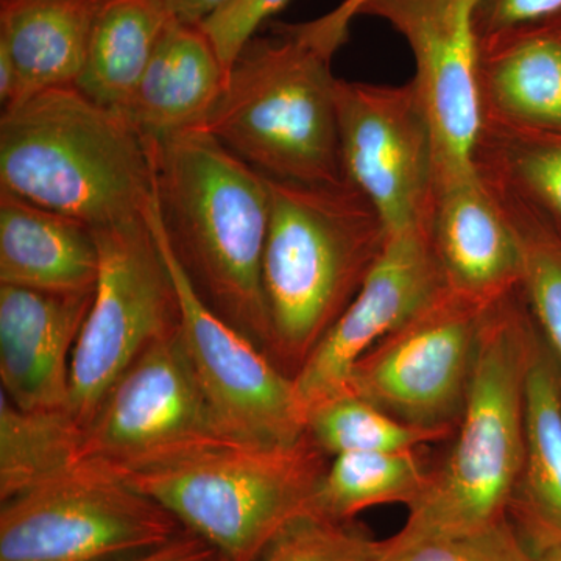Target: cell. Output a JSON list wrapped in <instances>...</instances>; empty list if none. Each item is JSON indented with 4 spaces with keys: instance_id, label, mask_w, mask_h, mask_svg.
<instances>
[{
    "instance_id": "1",
    "label": "cell",
    "mask_w": 561,
    "mask_h": 561,
    "mask_svg": "<svg viewBox=\"0 0 561 561\" xmlns=\"http://www.w3.org/2000/svg\"><path fill=\"white\" fill-rule=\"evenodd\" d=\"M147 144L151 209L172 253L206 305L265 351L267 179L202 128Z\"/></svg>"
},
{
    "instance_id": "2",
    "label": "cell",
    "mask_w": 561,
    "mask_h": 561,
    "mask_svg": "<svg viewBox=\"0 0 561 561\" xmlns=\"http://www.w3.org/2000/svg\"><path fill=\"white\" fill-rule=\"evenodd\" d=\"M537 323L522 286L483 313L456 440L381 556L508 518L526 451V379Z\"/></svg>"
},
{
    "instance_id": "3",
    "label": "cell",
    "mask_w": 561,
    "mask_h": 561,
    "mask_svg": "<svg viewBox=\"0 0 561 561\" xmlns=\"http://www.w3.org/2000/svg\"><path fill=\"white\" fill-rule=\"evenodd\" d=\"M262 260L265 353L294 378L356 298L387 243L378 210L356 186L268 180Z\"/></svg>"
},
{
    "instance_id": "4",
    "label": "cell",
    "mask_w": 561,
    "mask_h": 561,
    "mask_svg": "<svg viewBox=\"0 0 561 561\" xmlns=\"http://www.w3.org/2000/svg\"><path fill=\"white\" fill-rule=\"evenodd\" d=\"M0 191L92 230L136 219L154 197L149 144L76 87L36 92L2 110Z\"/></svg>"
},
{
    "instance_id": "5",
    "label": "cell",
    "mask_w": 561,
    "mask_h": 561,
    "mask_svg": "<svg viewBox=\"0 0 561 561\" xmlns=\"http://www.w3.org/2000/svg\"><path fill=\"white\" fill-rule=\"evenodd\" d=\"M306 432L294 443L224 437L128 467L111 468L227 561H260L309 513L330 465Z\"/></svg>"
},
{
    "instance_id": "6",
    "label": "cell",
    "mask_w": 561,
    "mask_h": 561,
    "mask_svg": "<svg viewBox=\"0 0 561 561\" xmlns=\"http://www.w3.org/2000/svg\"><path fill=\"white\" fill-rule=\"evenodd\" d=\"M332 58L300 24L256 33L232 61L202 130L265 179L345 183Z\"/></svg>"
},
{
    "instance_id": "7",
    "label": "cell",
    "mask_w": 561,
    "mask_h": 561,
    "mask_svg": "<svg viewBox=\"0 0 561 561\" xmlns=\"http://www.w3.org/2000/svg\"><path fill=\"white\" fill-rule=\"evenodd\" d=\"M147 213L94 230L99 278L73 348L66 409L83 432L133 362L180 327L175 283Z\"/></svg>"
},
{
    "instance_id": "8",
    "label": "cell",
    "mask_w": 561,
    "mask_h": 561,
    "mask_svg": "<svg viewBox=\"0 0 561 561\" xmlns=\"http://www.w3.org/2000/svg\"><path fill=\"white\" fill-rule=\"evenodd\" d=\"M179 519L99 461L2 502L0 561H124L168 545Z\"/></svg>"
},
{
    "instance_id": "9",
    "label": "cell",
    "mask_w": 561,
    "mask_h": 561,
    "mask_svg": "<svg viewBox=\"0 0 561 561\" xmlns=\"http://www.w3.org/2000/svg\"><path fill=\"white\" fill-rule=\"evenodd\" d=\"M483 313L445 287L357 360L348 390L404 423L456 431Z\"/></svg>"
},
{
    "instance_id": "10",
    "label": "cell",
    "mask_w": 561,
    "mask_h": 561,
    "mask_svg": "<svg viewBox=\"0 0 561 561\" xmlns=\"http://www.w3.org/2000/svg\"><path fill=\"white\" fill-rule=\"evenodd\" d=\"M335 95L346 181L378 210L387 236L427 230L437 144L415 84L339 79Z\"/></svg>"
},
{
    "instance_id": "11",
    "label": "cell",
    "mask_w": 561,
    "mask_h": 561,
    "mask_svg": "<svg viewBox=\"0 0 561 561\" xmlns=\"http://www.w3.org/2000/svg\"><path fill=\"white\" fill-rule=\"evenodd\" d=\"M224 437L236 435L203 389L179 327L114 383L83 432L80 460L122 468Z\"/></svg>"
},
{
    "instance_id": "12",
    "label": "cell",
    "mask_w": 561,
    "mask_h": 561,
    "mask_svg": "<svg viewBox=\"0 0 561 561\" xmlns=\"http://www.w3.org/2000/svg\"><path fill=\"white\" fill-rule=\"evenodd\" d=\"M151 205L147 216L179 297L181 342L225 426L245 440H300L308 432V412L294 378L249 335L206 305L162 236Z\"/></svg>"
},
{
    "instance_id": "13",
    "label": "cell",
    "mask_w": 561,
    "mask_h": 561,
    "mask_svg": "<svg viewBox=\"0 0 561 561\" xmlns=\"http://www.w3.org/2000/svg\"><path fill=\"white\" fill-rule=\"evenodd\" d=\"M479 0H367L359 16L389 22L408 41L412 83L437 144V180L476 172L482 128L479 98ZM435 180V181H437Z\"/></svg>"
},
{
    "instance_id": "14",
    "label": "cell",
    "mask_w": 561,
    "mask_h": 561,
    "mask_svg": "<svg viewBox=\"0 0 561 561\" xmlns=\"http://www.w3.org/2000/svg\"><path fill=\"white\" fill-rule=\"evenodd\" d=\"M445 287L427 230L387 236L356 298L294 376L306 412L348 390L357 360Z\"/></svg>"
},
{
    "instance_id": "15",
    "label": "cell",
    "mask_w": 561,
    "mask_h": 561,
    "mask_svg": "<svg viewBox=\"0 0 561 561\" xmlns=\"http://www.w3.org/2000/svg\"><path fill=\"white\" fill-rule=\"evenodd\" d=\"M427 236L446 287L486 309L518 289L523 247L478 169L435 181Z\"/></svg>"
},
{
    "instance_id": "16",
    "label": "cell",
    "mask_w": 561,
    "mask_h": 561,
    "mask_svg": "<svg viewBox=\"0 0 561 561\" xmlns=\"http://www.w3.org/2000/svg\"><path fill=\"white\" fill-rule=\"evenodd\" d=\"M92 298L0 284V391L14 405L68 409L73 348Z\"/></svg>"
},
{
    "instance_id": "17",
    "label": "cell",
    "mask_w": 561,
    "mask_h": 561,
    "mask_svg": "<svg viewBox=\"0 0 561 561\" xmlns=\"http://www.w3.org/2000/svg\"><path fill=\"white\" fill-rule=\"evenodd\" d=\"M227 77L228 69L202 24L172 18L124 116L146 140L201 128Z\"/></svg>"
},
{
    "instance_id": "18",
    "label": "cell",
    "mask_w": 561,
    "mask_h": 561,
    "mask_svg": "<svg viewBox=\"0 0 561 561\" xmlns=\"http://www.w3.org/2000/svg\"><path fill=\"white\" fill-rule=\"evenodd\" d=\"M482 122L561 133V18L479 43Z\"/></svg>"
},
{
    "instance_id": "19",
    "label": "cell",
    "mask_w": 561,
    "mask_h": 561,
    "mask_svg": "<svg viewBox=\"0 0 561 561\" xmlns=\"http://www.w3.org/2000/svg\"><path fill=\"white\" fill-rule=\"evenodd\" d=\"M99 243L83 221L0 191V284L94 294Z\"/></svg>"
},
{
    "instance_id": "20",
    "label": "cell",
    "mask_w": 561,
    "mask_h": 561,
    "mask_svg": "<svg viewBox=\"0 0 561 561\" xmlns=\"http://www.w3.org/2000/svg\"><path fill=\"white\" fill-rule=\"evenodd\" d=\"M101 0H0V54L18 79L16 103L76 87Z\"/></svg>"
},
{
    "instance_id": "21",
    "label": "cell",
    "mask_w": 561,
    "mask_h": 561,
    "mask_svg": "<svg viewBox=\"0 0 561 561\" xmlns=\"http://www.w3.org/2000/svg\"><path fill=\"white\" fill-rule=\"evenodd\" d=\"M512 522L531 551L561 545V378L535 345L526 379V451Z\"/></svg>"
},
{
    "instance_id": "22",
    "label": "cell",
    "mask_w": 561,
    "mask_h": 561,
    "mask_svg": "<svg viewBox=\"0 0 561 561\" xmlns=\"http://www.w3.org/2000/svg\"><path fill=\"white\" fill-rule=\"evenodd\" d=\"M171 20L161 0H101L77 90L124 114Z\"/></svg>"
},
{
    "instance_id": "23",
    "label": "cell",
    "mask_w": 561,
    "mask_h": 561,
    "mask_svg": "<svg viewBox=\"0 0 561 561\" xmlns=\"http://www.w3.org/2000/svg\"><path fill=\"white\" fill-rule=\"evenodd\" d=\"M474 164L494 190L512 195L561 236V133L482 122Z\"/></svg>"
},
{
    "instance_id": "24",
    "label": "cell",
    "mask_w": 561,
    "mask_h": 561,
    "mask_svg": "<svg viewBox=\"0 0 561 561\" xmlns=\"http://www.w3.org/2000/svg\"><path fill=\"white\" fill-rule=\"evenodd\" d=\"M431 472L420 449L339 454L313 491L309 513L354 522L359 513L379 505L409 508L426 490Z\"/></svg>"
},
{
    "instance_id": "25",
    "label": "cell",
    "mask_w": 561,
    "mask_h": 561,
    "mask_svg": "<svg viewBox=\"0 0 561 561\" xmlns=\"http://www.w3.org/2000/svg\"><path fill=\"white\" fill-rule=\"evenodd\" d=\"M83 431L68 411H24L0 391V501L80 463Z\"/></svg>"
},
{
    "instance_id": "26",
    "label": "cell",
    "mask_w": 561,
    "mask_h": 561,
    "mask_svg": "<svg viewBox=\"0 0 561 561\" xmlns=\"http://www.w3.org/2000/svg\"><path fill=\"white\" fill-rule=\"evenodd\" d=\"M308 434L332 459L345 453L421 449L456 431L413 426L346 390L309 409Z\"/></svg>"
},
{
    "instance_id": "27",
    "label": "cell",
    "mask_w": 561,
    "mask_h": 561,
    "mask_svg": "<svg viewBox=\"0 0 561 561\" xmlns=\"http://www.w3.org/2000/svg\"><path fill=\"white\" fill-rule=\"evenodd\" d=\"M491 190L496 192L518 232L523 247L524 297L538 330L548 339L559 360L561 373V236L512 195L493 186Z\"/></svg>"
},
{
    "instance_id": "28",
    "label": "cell",
    "mask_w": 561,
    "mask_h": 561,
    "mask_svg": "<svg viewBox=\"0 0 561 561\" xmlns=\"http://www.w3.org/2000/svg\"><path fill=\"white\" fill-rule=\"evenodd\" d=\"M260 561H381V541L356 522L305 513L272 542Z\"/></svg>"
},
{
    "instance_id": "29",
    "label": "cell",
    "mask_w": 561,
    "mask_h": 561,
    "mask_svg": "<svg viewBox=\"0 0 561 561\" xmlns=\"http://www.w3.org/2000/svg\"><path fill=\"white\" fill-rule=\"evenodd\" d=\"M381 561H535L511 516L483 529L416 542Z\"/></svg>"
},
{
    "instance_id": "30",
    "label": "cell",
    "mask_w": 561,
    "mask_h": 561,
    "mask_svg": "<svg viewBox=\"0 0 561 561\" xmlns=\"http://www.w3.org/2000/svg\"><path fill=\"white\" fill-rule=\"evenodd\" d=\"M289 0H230L213 16L202 22V27L219 51L225 68L230 70L242 47Z\"/></svg>"
},
{
    "instance_id": "31",
    "label": "cell",
    "mask_w": 561,
    "mask_h": 561,
    "mask_svg": "<svg viewBox=\"0 0 561 561\" xmlns=\"http://www.w3.org/2000/svg\"><path fill=\"white\" fill-rule=\"evenodd\" d=\"M561 18V0H479L476 33L479 43L502 33Z\"/></svg>"
},
{
    "instance_id": "32",
    "label": "cell",
    "mask_w": 561,
    "mask_h": 561,
    "mask_svg": "<svg viewBox=\"0 0 561 561\" xmlns=\"http://www.w3.org/2000/svg\"><path fill=\"white\" fill-rule=\"evenodd\" d=\"M124 561H227L208 541L184 529L179 537L153 551Z\"/></svg>"
},
{
    "instance_id": "33",
    "label": "cell",
    "mask_w": 561,
    "mask_h": 561,
    "mask_svg": "<svg viewBox=\"0 0 561 561\" xmlns=\"http://www.w3.org/2000/svg\"><path fill=\"white\" fill-rule=\"evenodd\" d=\"M367 0H342L323 16L311 22L312 31L320 36L328 46L339 50L346 43L350 35V25L354 18L359 16V10Z\"/></svg>"
},
{
    "instance_id": "34",
    "label": "cell",
    "mask_w": 561,
    "mask_h": 561,
    "mask_svg": "<svg viewBox=\"0 0 561 561\" xmlns=\"http://www.w3.org/2000/svg\"><path fill=\"white\" fill-rule=\"evenodd\" d=\"M173 20L202 24L230 0H161Z\"/></svg>"
},
{
    "instance_id": "35",
    "label": "cell",
    "mask_w": 561,
    "mask_h": 561,
    "mask_svg": "<svg viewBox=\"0 0 561 561\" xmlns=\"http://www.w3.org/2000/svg\"><path fill=\"white\" fill-rule=\"evenodd\" d=\"M535 561H561V545L535 549Z\"/></svg>"
}]
</instances>
